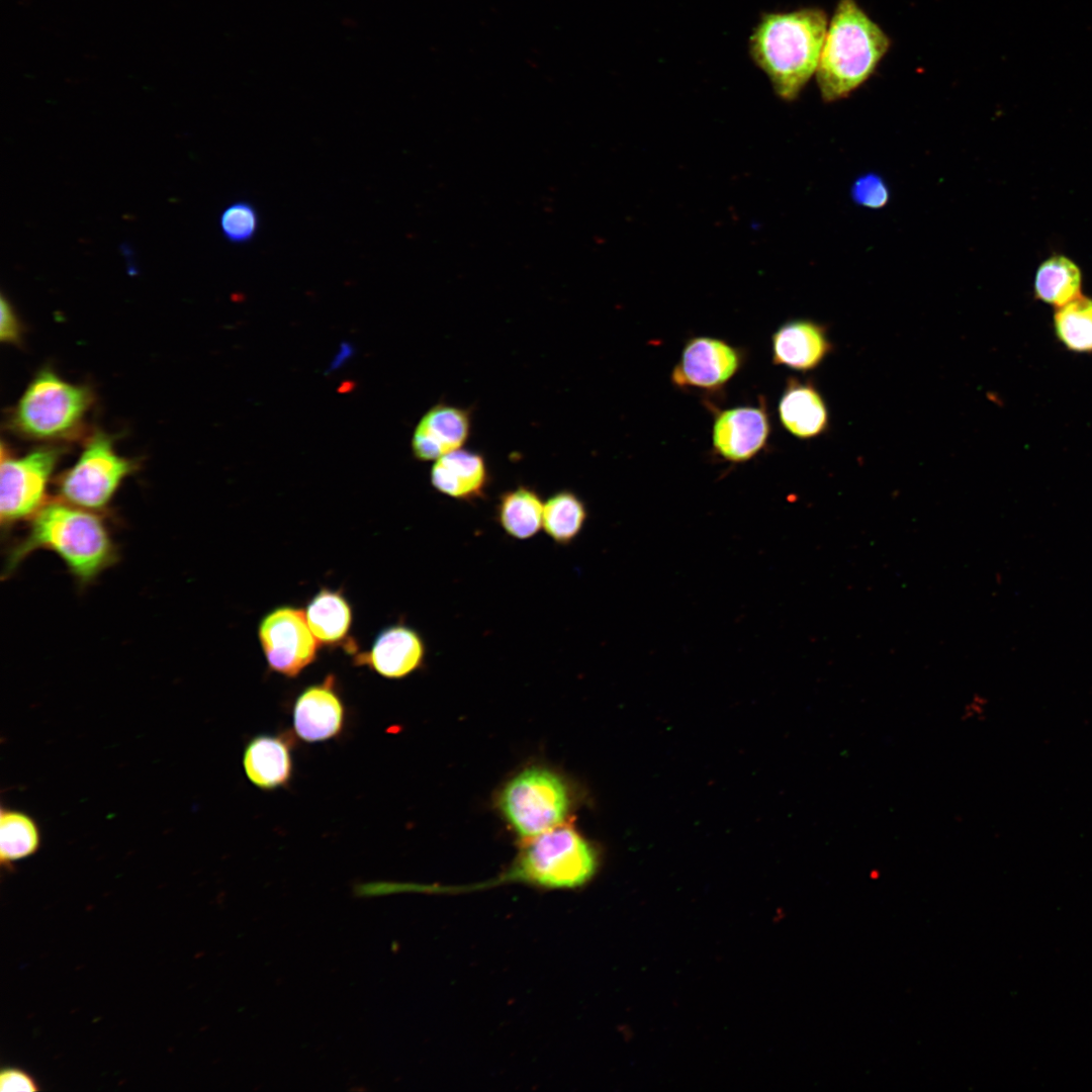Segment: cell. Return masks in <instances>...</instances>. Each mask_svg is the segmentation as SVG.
Wrapping results in <instances>:
<instances>
[{"instance_id":"28","label":"cell","mask_w":1092,"mask_h":1092,"mask_svg":"<svg viewBox=\"0 0 1092 1092\" xmlns=\"http://www.w3.org/2000/svg\"><path fill=\"white\" fill-rule=\"evenodd\" d=\"M20 325L17 316L5 297H1L0 339L6 343H16L20 339Z\"/></svg>"},{"instance_id":"14","label":"cell","mask_w":1092,"mask_h":1092,"mask_svg":"<svg viewBox=\"0 0 1092 1092\" xmlns=\"http://www.w3.org/2000/svg\"><path fill=\"white\" fill-rule=\"evenodd\" d=\"M832 350L826 327L807 318L786 322L771 336L774 364L796 371L817 368Z\"/></svg>"},{"instance_id":"13","label":"cell","mask_w":1092,"mask_h":1092,"mask_svg":"<svg viewBox=\"0 0 1092 1092\" xmlns=\"http://www.w3.org/2000/svg\"><path fill=\"white\" fill-rule=\"evenodd\" d=\"M344 723L345 707L332 674L298 695L293 707V727L303 741L334 738L341 733Z\"/></svg>"},{"instance_id":"17","label":"cell","mask_w":1092,"mask_h":1092,"mask_svg":"<svg viewBox=\"0 0 1092 1092\" xmlns=\"http://www.w3.org/2000/svg\"><path fill=\"white\" fill-rule=\"evenodd\" d=\"M778 413L782 426L801 440L816 438L829 427L827 404L809 380L788 379L779 400Z\"/></svg>"},{"instance_id":"1","label":"cell","mask_w":1092,"mask_h":1092,"mask_svg":"<svg viewBox=\"0 0 1092 1092\" xmlns=\"http://www.w3.org/2000/svg\"><path fill=\"white\" fill-rule=\"evenodd\" d=\"M29 521L25 535L8 553L4 574H10L32 552L48 550L56 553L84 586L117 559L115 543L99 512L54 500Z\"/></svg>"},{"instance_id":"3","label":"cell","mask_w":1092,"mask_h":1092,"mask_svg":"<svg viewBox=\"0 0 1092 1092\" xmlns=\"http://www.w3.org/2000/svg\"><path fill=\"white\" fill-rule=\"evenodd\" d=\"M891 38L855 0H839L829 19L816 81L822 99L848 97L876 72Z\"/></svg>"},{"instance_id":"8","label":"cell","mask_w":1092,"mask_h":1092,"mask_svg":"<svg viewBox=\"0 0 1092 1092\" xmlns=\"http://www.w3.org/2000/svg\"><path fill=\"white\" fill-rule=\"evenodd\" d=\"M56 448H39L21 457L1 453L0 519L2 528L30 520L47 503L50 478L59 460Z\"/></svg>"},{"instance_id":"5","label":"cell","mask_w":1092,"mask_h":1092,"mask_svg":"<svg viewBox=\"0 0 1092 1092\" xmlns=\"http://www.w3.org/2000/svg\"><path fill=\"white\" fill-rule=\"evenodd\" d=\"M92 401L88 387L69 383L49 369L41 370L19 398L11 424L31 439H65L81 427Z\"/></svg>"},{"instance_id":"15","label":"cell","mask_w":1092,"mask_h":1092,"mask_svg":"<svg viewBox=\"0 0 1092 1092\" xmlns=\"http://www.w3.org/2000/svg\"><path fill=\"white\" fill-rule=\"evenodd\" d=\"M426 655L425 642L418 631L404 624L382 630L368 652L358 654L356 663L369 666L386 678H402L419 669Z\"/></svg>"},{"instance_id":"20","label":"cell","mask_w":1092,"mask_h":1092,"mask_svg":"<svg viewBox=\"0 0 1092 1092\" xmlns=\"http://www.w3.org/2000/svg\"><path fill=\"white\" fill-rule=\"evenodd\" d=\"M305 617L315 639L334 645L346 639L352 610L341 592L324 587L307 604Z\"/></svg>"},{"instance_id":"7","label":"cell","mask_w":1092,"mask_h":1092,"mask_svg":"<svg viewBox=\"0 0 1092 1092\" xmlns=\"http://www.w3.org/2000/svg\"><path fill=\"white\" fill-rule=\"evenodd\" d=\"M134 463L116 453L104 434L93 436L75 464L58 479V493L71 505L100 512L107 508Z\"/></svg>"},{"instance_id":"6","label":"cell","mask_w":1092,"mask_h":1092,"mask_svg":"<svg viewBox=\"0 0 1092 1092\" xmlns=\"http://www.w3.org/2000/svg\"><path fill=\"white\" fill-rule=\"evenodd\" d=\"M497 806L515 832L526 840L562 825L571 807L566 782L541 766L525 768L502 789Z\"/></svg>"},{"instance_id":"11","label":"cell","mask_w":1092,"mask_h":1092,"mask_svg":"<svg viewBox=\"0 0 1092 1092\" xmlns=\"http://www.w3.org/2000/svg\"><path fill=\"white\" fill-rule=\"evenodd\" d=\"M769 434L770 422L763 403L723 410L714 420L713 449L726 461L746 462L763 449Z\"/></svg>"},{"instance_id":"10","label":"cell","mask_w":1092,"mask_h":1092,"mask_svg":"<svg viewBox=\"0 0 1092 1092\" xmlns=\"http://www.w3.org/2000/svg\"><path fill=\"white\" fill-rule=\"evenodd\" d=\"M743 364L742 350L712 337H694L685 344L671 371V383L680 389L722 388Z\"/></svg>"},{"instance_id":"25","label":"cell","mask_w":1092,"mask_h":1092,"mask_svg":"<svg viewBox=\"0 0 1092 1092\" xmlns=\"http://www.w3.org/2000/svg\"><path fill=\"white\" fill-rule=\"evenodd\" d=\"M259 226V213L249 201L240 200L231 203L219 216L220 233L228 242L233 244L251 242L257 235Z\"/></svg>"},{"instance_id":"27","label":"cell","mask_w":1092,"mask_h":1092,"mask_svg":"<svg viewBox=\"0 0 1092 1092\" xmlns=\"http://www.w3.org/2000/svg\"><path fill=\"white\" fill-rule=\"evenodd\" d=\"M35 1081L27 1073L16 1068H5L0 1074V1091H36Z\"/></svg>"},{"instance_id":"21","label":"cell","mask_w":1092,"mask_h":1092,"mask_svg":"<svg viewBox=\"0 0 1092 1092\" xmlns=\"http://www.w3.org/2000/svg\"><path fill=\"white\" fill-rule=\"evenodd\" d=\"M1082 272L1070 258L1055 255L1042 261L1035 272L1036 299L1056 308L1082 295Z\"/></svg>"},{"instance_id":"23","label":"cell","mask_w":1092,"mask_h":1092,"mask_svg":"<svg viewBox=\"0 0 1092 1092\" xmlns=\"http://www.w3.org/2000/svg\"><path fill=\"white\" fill-rule=\"evenodd\" d=\"M1054 330L1059 341L1076 353L1092 352V298L1080 295L1056 308Z\"/></svg>"},{"instance_id":"18","label":"cell","mask_w":1092,"mask_h":1092,"mask_svg":"<svg viewBox=\"0 0 1092 1092\" xmlns=\"http://www.w3.org/2000/svg\"><path fill=\"white\" fill-rule=\"evenodd\" d=\"M243 765L249 781L259 789L271 791L288 785L293 771L291 737L255 736L245 748Z\"/></svg>"},{"instance_id":"24","label":"cell","mask_w":1092,"mask_h":1092,"mask_svg":"<svg viewBox=\"0 0 1092 1092\" xmlns=\"http://www.w3.org/2000/svg\"><path fill=\"white\" fill-rule=\"evenodd\" d=\"M40 835L34 820L14 810L1 809L0 859L2 866L33 854L39 847Z\"/></svg>"},{"instance_id":"9","label":"cell","mask_w":1092,"mask_h":1092,"mask_svg":"<svg viewBox=\"0 0 1092 1092\" xmlns=\"http://www.w3.org/2000/svg\"><path fill=\"white\" fill-rule=\"evenodd\" d=\"M258 633L269 668L275 672L294 677L316 657L318 641L300 609H274L262 619Z\"/></svg>"},{"instance_id":"22","label":"cell","mask_w":1092,"mask_h":1092,"mask_svg":"<svg viewBox=\"0 0 1092 1092\" xmlns=\"http://www.w3.org/2000/svg\"><path fill=\"white\" fill-rule=\"evenodd\" d=\"M587 519L583 500L569 489L550 495L544 504L543 528L558 545H569L582 531Z\"/></svg>"},{"instance_id":"4","label":"cell","mask_w":1092,"mask_h":1092,"mask_svg":"<svg viewBox=\"0 0 1092 1092\" xmlns=\"http://www.w3.org/2000/svg\"><path fill=\"white\" fill-rule=\"evenodd\" d=\"M598 868L596 847L572 827L559 825L528 839L500 882L573 890L587 884Z\"/></svg>"},{"instance_id":"12","label":"cell","mask_w":1092,"mask_h":1092,"mask_svg":"<svg viewBox=\"0 0 1092 1092\" xmlns=\"http://www.w3.org/2000/svg\"><path fill=\"white\" fill-rule=\"evenodd\" d=\"M472 428L469 408L439 402L420 420L412 439V450L420 461H436L441 456L462 448Z\"/></svg>"},{"instance_id":"26","label":"cell","mask_w":1092,"mask_h":1092,"mask_svg":"<svg viewBox=\"0 0 1092 1092\" xmlns=\"http://www.w3.org/2000/svg\"><path fill=\"white\" fill-rule=\"evenodd\" d=\"M850 196L859 206L869 209H880L889 202L890 189L881 175L869 172L858 176L853 181Z\"/></svg>"},{"instance_id":"19","label":"cell","mask_w":1092,"mask_h":1092,"mask_svg":"<svg viewBox=\"0 0 1092 1092\" xmlns=\"http://www.w3.org/2000/svg\"><path fill=\"white\" fill-rule=\"evenodd\" d=\"M543 511L544 503L539 492L532 486L518 485L499 494L495 518L507 535L526 540L543 527Z\"/></svg>"},{"instance_id":"2","label":"cell","mask_w":1092,"mask_h":1092,"mask_svg":"<svg viewBox=\"0 0 1092 1092\" xmlns=\"http://www.w3.org/2000/svg\"><path fill=\"white\" fill-rule=\"evenodd\" d=\"M828 22L823 9L804 7L764 13L753 28L750 57L782 99H796L816 74Z\"/></svg>"},{"instance_id":"16","label":"cell","mask_w":1092,"mask_h":1092,"mask_svg":"<svg viewBox=\"0 0 1092 1092\" xmlns=\"http://www.w3.org/2000/svg\"><path fill=\"white\" fill-rule=\"evenodd\" d=\"M490 482L484 456L473 450L459 448L437 459L431 469L433 487L462 502L483 498Z\"/></svg>"}]
</instances>
